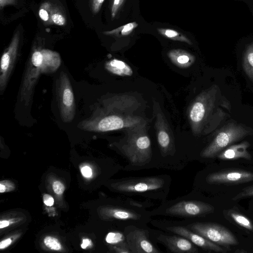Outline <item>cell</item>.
I'll list each match as a JSON object with an SVG mask.
<instances>
[{
  "label": "cell",
  "mask_w": 253,
  "mask_h": 253,
  "mask_svg": "<svg viewBox=\"0 0 253 253\" xmlns=\"http://www.w3.org/2000/svg\"><path fill=\"white\" fill-rule=\"evenodd\" d=\"M102 107L98 108L93 116L81 122L78 127L83 130L95 132H107L125 129L135 126L144 118L137 111L140 102L136 96L120 94L104 98Z\"/></svg>",
  "instance_id": "6da1fadb"
},
{
  "label": "cell",
  "mask_w": 253,
  "mask_h": 253,
  "mask_svg": "<svg viewBox=\"0 0 253 253\" xmlns=\"http://www.w3.org/2000/svg\"><path fill=\"white\" fill-rule=\"evenodd\" d=\"M230 101L218 85L213 84L199 93L188 111V119L195 135H206L218 128L228 118Z\"/></svg>",
  "instance_id": "7a4b0ae2"
},
{
  "label": "cell",
  "mask_w": 253,
  "mask_h": 253,
  "mask_svg": "<svg viewBox=\"0 0 253 253\" xmlns=\"http://www.w3.org/2000/svg\"><path fill=\"white\" fill-rule=\"evenodd\" d=\"M147 125L144 119L135 126L125 129L124 137L117 143L120 151L132 165L142 166L151 159V142Z\"/></svg>",
  "instance_id": "3957f363"
},
{
  "label": "cell",
  "mask_w": 253,
  "mask_h": 253,
  "mask_svg": "<svg viewBox=\"0 0 253 253\" xmlns=\"http://www.w3.org/2000/svg\"><path fill=\"white\" fill-rule=\"evenodd\" d=\"M253 134V128L234 121L222 126L212 141L201 153L204 158L217 156L224 149L235 142Z\"/></svg>",
  "instance_id": "277c9868"
},
{
  "label": "cell",
  "mask_w": 253,
  "mask_h": 253,
  "mask_svg": "<svg viewBox=\"0 0 253 253\" xmlns=\"http://www.w3.org/2000/svg\"><path fill=\"white\" fill-rule=\"evenodd\" d=\"M41 49H35L26 66L19 93L20 100L28 106L32 101L37 82L42 73Z\"/></svg>",
  "instance_id": "5b68a950"
},
{
  "label": "cell",
  "mask_w": 253,
  "mask_h": 253,
  "mask_svg": "<svg viewBox=\"0 0 253 253\" xmlns=\"http://www.w3.org/2000/svg\"><path fill=\"white\" fill-rule=\"evenodd\" d=\"M56 92L61 120L64 123H70L76 115V103L70 81L63 71L57 80Z\"/></svg>",
  "instance_id": "8992f818"
},
{
  "label": "cell",
  "mask_w": 253,
  "mask_h": 253,
  "mask_svg": "<svg viewBox=\"0 0 253 253\" xmlns=\"http://www.w3.org/2000/svg\"><path fill=\"white\" fill-rule=\"evenodd\" d=\"M191 231L211 241L224 246H236L238 241L233 233L226 227L211 222H195L187 226Z\"/></svg>",
  "instance_id": "52a82bcc"
},
{
  "label": "cell",
  "mask_w": 253,
  "mask_h": 253,
  "mask_svg": "<svg viewBox=\"0 0 253 253\" xmlns=\"http://www.w3.org/2000/svg\"><path fill=\"white\" fill-rule=\"evenodd\" d=\"M164 179L158 176H149L124 179L117 182L114 187L123 193L140 194L157 190L164 185Z\"/></svg>",
  "instance_id": "ba28073f"
},
{
  "label": "cell",
  "mask_w": 253,
  "mask_h": 253,
  "mask_svg": "<svg viewBox=\"0 0 253 253\" xmlns=\"http://www.w3.org/2000/svg\"><path fill=\"white\" fill-rule=\"evenodd\" d=\"M153 110L156 116L155 128L159 148L162 153L168 154L175 148L173 133L159 103L155 100Z\"/></svg>",
  "instance_id": "9c48e42d"
},
{
  "label": "cell",
  "mask_w": 253,
  "mask_h": 253,
  "mask_svg": "<svg viewBox=\"0 0 253 253\" xmlns=\"http://www.w3.org/2000/svg\"><path fill=\"white\" fill-rule=\"evenodd\" d=\"M214 207L208 203L198 201H183L169 207L168 214L181 217L201 216L213 212Z\"/></svg>",
  "instance_id": "30bf717a"
},
{
  "label": "cell",
  "mask_w": 253,
  "mask_h": 253,
  "mask_svg": "<svg viewBox=\"0 0 253 253\" xmlns=\"http://www.w3.org/2000/svg\"><path fill=\"white\" fill-rule=\"evenodd\" d=\"M206 181L211 184H238L253 181V172L238 169H226L209 174Z\"/></svg>",
  "instance_id": "8fae6325"
},
{
  "label": "cell",
  "mask_w": 253,
  "mask_h": 253,
  "mask_svg": "<svg viewBox=\"0 0 253 253\" xmlns=\"http://www.w3.org/2000/svg\"><path fill=\"white\" fill-rule=\"evenodd\" d=\"M19 35L16 32L11 42L3 53L0 60V91L1 94L6 87L13 69L18 52Z\"/></svg>",
  "instance_id": "7c38bea8"
},
{
  "label": "cell",
  "mask_w": 253,
  "mask_h": 253,
  "mask_svg": "<svg viewBox=\"0 0 253 253\" xmlns=\"http://www.w3.org/2000/svg\"><path fill=\"white\" fill-rule=\"evenodd\" d=\"M126 238L131 253H160V251L148 240L144 230L139 229H133L126 235Z\"/></svg>",
  "instance_id": "4fadbf2b"
},
{
  "label": "cell",
  "mask_w": 253,
  "mask_h": 253,
  "mask_svg": "<svg viewBox=\"0 0 253 253\" xmlns=\"http://www.w3.org/2000/svg\"><path fill=\"white\" fill-rule=\"evenodd\" d=\"M169 231L182 236L194 245L205 250L215 252H224V250L218 244L205 238L203 236L191 231L189 229L180 226H171L168 228Z\"/></svg>",
  "instance_id": "5bb4252c"
},
{
  "label": "cell",
  "mask_w": 253,
  "mask_h": 253,
  "mask_svg": "<svg viewBox=\"0 0 253 253\" xmlns=\"http://www.w3.org/2000/svg\"><path fill=\"white\" fill-rule=\"evenodd\" d=\"M158 239L172 253H197V248L190 241L182 236L160 235Z\"/></svg>",
  "instance_id": "9a60e30c"
},
{
  "label": "cell",
  "mask_w": 253,
  "mask_h": 253,
  "mask_svg": "<svg viewBox=\"0 0 253 253\" xmlns=\"http://www.w3.org/2000/svg\"><path fill=\"white\" fill-rule=\"evenodd\" d=\"M250 145V143L247 141L233 144L224 149L217 156L218 159L222 160H234L239 159L250 160L252 156L248 151V148Z\"/></svg>",
  "instance_id": "2e32d148"
},
{
  "label": "cell",
  "mask_w": 253,
  "mask_h": 253,
  "mask_svg": "<svg viewBox=\"0 0 253 253\" xmlns=\"http://www.w3.org/2000/svg\"><path fill=\"white\" fill-rule=\"evenodd\" d=\"M167 55L173 64L181 68H188L195 61V57L193 54L181 49H172Z\"/></svg>",
  "instance_id": "e0dca14e"
},
{
  "label": "cell",
  "mask_w": 253,
  "mask_h": 253,
  "mask_svg": "<svg viewBox=\"0 0 253 253\" xmlns=\"http://www.w3.org/2000/svg\"><path fill=\"white\" fill-rule=\"evenodd\" d=\"M42 56V74H50L56 71L61 64L59 54L55 51L41 49Z\"/></svg>",
  "instance_id": "ac0fdd59"
},
{
  "label": "cell",
  "mask_w": 253,
  "mask_h": 253,
  "mask_svg": "<svg viewBox=\"0 0 253 253\" xmlns=\"http://www.w3.org/2000/svg\"><path fill=\"white\" fill-rule=\"evenodd\" d=\"M105 68L109 72L120 76H131L133 74V70L129 65L117 59L107 61Z\"/></svg>",
  "instance_id": "d6986e66"
},
{
  "label": "cell",
  "mask_w": 253,
  "mask_h": 253,
  "mask_svg": "<svg viewBox=\"0 0 253 253\" xmlns=\"http://www.w3.org/2000/svg\"><path fill=\"white\" fill-rule=\"evenodd\" d=\"M108 214L111 218L122 220H137L141 215L129 209L114 208L108 210Z\"/></svg>",
  "instance_id": "ffe728a7"
},
{
  "label": "cell",
  "mask_w": 253,
  "mask_h": 253,
  "mask_svg": "<svg viewBox=\"0 0 253 253\" xmlns=\"http://www.w3.org/2000/svg\"><path fill=\"white\" fill-rule=\"evenodd\" d=\"M242 67L246 75L253 83V42L248 44L244 51Z\"/></svg>",
  "instance_id": "44dd1931"
},
{
  "label": "cell",
  "mask_w": 253,
  "mask_h": 253,
  "mask_svg": "<svg viewBox=\"0 0 253 253\" xmlns=\"http://www.w3.org/2000/svg\"><path fill=\"white\" fill-rule=\"evenodd\" d=\"M226 215L237 225L247 230L253 231V222L242 213L234 210H230L226 212Z\"/></svg>",
  "instance_id": "7402d4cb"
},
{
  "label": "cell",
  "mask_w": 253,
  "mask_h": 253,
  "mask_svg": "<svg viewBox=\"0 0 253 253\" xmlns=\"http://www.w3.org/2000/svg\"><path fill=\"white\" fill-rule=\"evenodd\" d=\"M158 32L163 36L171 40L186 42L190 45L192 44V42L184 34L177 31L170 29L160 28Z\"/></svg>",
  "instance_id": "603a6c76"
},
{
  "label": "cell",
  "mask_w": 253,
  "mask_h": 253,
  "mask_svg": "<svg viewBox=\"0 0 253 253\" xmlns=\"http://www.w3.org/2000/svg\"><path fill=\"white\" fill-rule=\"evenodd\" d=\"M137 26V23L135 22H130L113 30L105 31L104 33L105 35L118 37L126 36L129 35Z\"/></svg>",
  "instance_id": "cb8c5ba5"
},
{
  "label": "cell",
  "mask_w": 253,
  "mask_h": 253,
  "mask_svg": "<svg viewBox=\"0 0 253 253\" xmlns=\"http://www.w3.org/2000/svg\"><path fill=\"white\" fill-rule=\"evenodd\" d=\"M106 241L110 244H120L126 241V238L119 232H110L106 237Z\"/></svg>",
  "instance_id": "d4e9b609"
},
{
  "label": "cell",
  "mask_w": 253,
  "mask_h": 253,
  "mask_svg": "<svg viewBox=\"0 0 253 253\" xmlns=\"http://www.w3.org/2000/svg\"><path fill=\"white\" fill-rule=\"evenodd\" d=\"M45 246L53 250L58 251L61 249V246L58 240L53 237L47 236L44 239Z\"/></svg>",
  "instance_id": "484cf974"
},
{
  "label": "cell",
  "mask_w": 253,
  "mask_h": 253,
  "mask_svg": "<svg viewBox=\"0 0 253 253\" xmlns=\"http://www.w3.org/2000/svg\"><path fill=\"white\" fill-rule=\"evenodd\" d=\"M253 197V185L244 188L243 190L235 196L232 200L236 201L239 199Z\"/></svg>",
  "instance_id": "4316f807"
},
{
  "label": "cell",
  "mask_w": 253,
  "mask_h": 253,
  "mask_svg": "<svg viewBox=\"0 0 253 253\" xmlns=\"http://www.w3.org/2000/svg\"><path fill=\"white\" fill-rule=\"evenodd\" d=\"M51 19L54 24L59 26H63L66 23L65 17L58 12H53L51 15Z\"/></svg>",
  "instance_id": "83f0119b"
},
{
  "label": "cell",
  "mask_w": 253,
  "mask_h": 253,
  "mask_svg": "<svg viewBox=\"0 0 253 253\" xmlns=\"http://www.w3.org/2000/svg\"><path fill=\"white\" fill-rule=\"evenodd\" d=\"M125 0H114L111 7V16L114 18Z\"/></svg>",
  "instance_id": "f1b7e54d"
},
{
  "label": "cell",
  "mask_w": 253,
  "mask_h": 253,
  "mask_svg": "<svg viewBox=\"0 0 253 253\" xmlns=\"http://www.w3.org/2000/svg\"><path fill=\"white\" fill-rule=\"evenodd\" d=\"M52 188L54 192L58 195L62 194L65 190L64 185L59 181H55L53 183Z\"/></svg>",
  "instance_id": "f546056e"
},
{
  "label": "cell",
  "mask_w": 253,
  "mask_h": 253,
  "mask_svg": "<svg viewBox=\"0 0 253 253\" xmlns=\"http://www.w3.org/2000/svg\"><path fill=\"white\" fill-rule=\"evenodd\" d=\"M104 1V0H91V7L92 11L94 13H96L99 11Z\"/></svg>",
  "instance_id": "4dcf8cb0"
},
{
  "label": "cell",
  "mask_w": 253,
  "mask_h": 253,
  "mask_svg": "<svg viewBox=\"0 0 253 253\" xmlns=\"http://www.w3.org/2000/svg\"><path fill=\"white\" fill-rule=\"evenodd\" d=\"M43 201L45 205L47 206H51L54 204V199L51 196L45 194L43 196Z\"/></svg>",
  "instance_id": "1f68e13d"
},
{
  "label": "cell",
  "mask_w": 253,
  "mask_h": 253,
  "mask_svg": "<svg viewBox=\"0 0 253 253\" xmlns=\"http://www.w3.org/2000/svg\"><path fill=\"white\" fill-rule=\"evenodd\" d=\"M39 15L40 17L44 21H47L49 20L48 13L44 8H41L39 10Z\"/></svg>",
  "instance_id": "d6a6232c"
},
{
  "label": "cell",
  "mask_w": 253,
  "mask_h": 253,
  "mask_svg": "<svg viewBox=\"0 0 253 253\" xmlns=\"http://www.w3.org/2000/svg\"><path fill=\"white\" fill-rule=\"evenodd\" d=\"M81 172L83 176L86 177H89L92 175V171L91 169L85 166L81 169Z\"/></svg>",
  "instance_id": "836d02e7"
},
{
  "label": "cell",
  "mask_w": 253,
  "mask_h": 253,
  "mask_svg": "<svg viewBox=\"0 0 253 253\" xmlns=\"http://www.w3.org/2000/svg\"><path fill=\"white\" fill-rule=\"evenodd\" d=\"M16 0H0V6L1 9L4 6L8 4H15Z\"/></svg>",
  "instance_id": "e575fe53"
},
{
  "label": "cell",
  "mask_w": 253,
  "mask_h": 253,
  "mask_svg": "<svg viewBox=\"0 0 253 253\" xmlns=\"http://www.w3.org/2000/svg\"><path fill=\"white\" fill-rule=\"evenodd\" d=\"M11 240L10 238L5 239L0 243V249H2L8 247L11 243Z\"/></svg>",
  "instance_id": "d590c367"
},
{
  "label": "cell",
  "mask_w": 253,
  "mask_h": 253,
  "mask_svg": "<svg viewBox=\"0 0 253 253\" xmlns=\"http://www.w3.org/2000/svg\"><path fill=\"white\" fill-rule=\"evenodd\" d=\"M90 243V240L88 239H84L83 240V243L81 244V247L82 248L84 249L88 247Z\"/></svg>",
  "instance_id": "8d00e7d4"
},
{
  "label": "cell",
  "mask_w": 253,
  "mask_h": 253,
  "mask_svg": "<svg viewBox=\"0 0 253 253\" xmlns=\"http://www.w3.org/2000/svg\"><path fill=\"white\" fill-rule=\"evenodd\" d=\"M9 225V222L7 220H2L0 222V228H3Z\"/></svg>",
  "instance_id": "74e56055"
},
{
  "label": "cell",
  "mask_w": 253,
  "mask_h": 253,
  "mask_svg": "<svg viewBox=\"0 0 253 253\" xmlns=\"http://www.w3.org/2000/svg\"><path fill=\"white\" fill-rule=\"evenodd\" d=\"M5 190H6L5 186L2 184H0V192L3 193V192H5Z\"/></svg>",
  "instance_id": "f35d334b"
}]
</instances>
